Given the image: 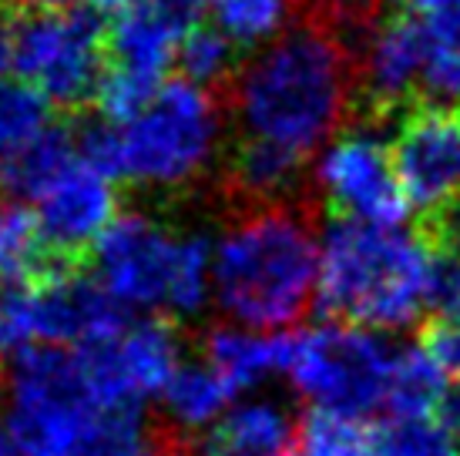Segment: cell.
Segmentation results:
<instances>
[{
  "instance_id": "2e32d148",
  "label": "cell",
  "mask_w": 460,
  "mask_h": 456,
  "mask_svg": "<svg viewBox=\"0 0 460 456\" xmlns=\"http://www.w3.org/2000/svg\"><path fill=\"white\" fill-rule=\"evenodd\" d=\"M293 336L262 329H239V326H212L202 336V355L232 382L235 393L256 390L276 373L289 369Z\"/></svg>"
},
{
  "instance_id": "8d00e7d4",
  "label": "cell",
  "mask_w": 460,
  "mask_h": 456,
  "mask_svg": "<svg viewBox=\"0 0 460 456\" xmlns=\"http://www.w3.org/2000/svg\"><path fill=\"white\" fill-rule=\"evenodd\" d=\"M444 319H450V322H454V326L460 329V292L454 295V303H450V309L444 312Z\"/></svg>"
},
{
  "instance_id": "e575fe53",
  "label": "cell",
  "mask_w": 460,
  "mask_h": 456,
  "mask_svg": "<svg viewBox=\"0 0 460 456\" xmlns=\"http://www.w3.org/2000/svg\"><path fill=\"white\" fill-rule=\"evenodd\" d=\"M17 453V443H13V436L7 426H0V456H13Z\"/></svg>"
},
{
  "instance_id": "603a6c76",
  "label": "cell",
  "mask_w": 460,
  "mask_h": 456,
  "mask_svg": "<svg viewBox=\"0 0 460 456\" xmlns=\"http://www.w3.org/2000/svg\"><path fill=\"white\" fill-rule=\"evenodd\" d=\"M296 0H208V17L239 48H262L289 31Z\"/></svg>"
},
{
  "instance_id": "5b68a950",
  "label": "cell",
  "mask_w": 460,
  "mask_h": 456,
  "mask_svg": "<svg viewBox=\"0 0 460 456\" xmlns=\"http://www.w3.org/2000/svg\"><path fill=\"white\" fill-rule=\"evenodd\" d=\"M108 409L71 346H34L7 366V430L24 456H81Z\"/></svg>"
},
{
  "instance_id": "74e56055",
  "label": "cell",
  "mask_w": 460,
  "mask_h": 456,
  "mask_svg": "<svg viewBox=\"0 0 460 456\" xmlns=\"http://www.w3.org/2000/svg\"><path fill=\"white\" fill-rule=\"evenodd\" d=\"M0 390H4V376H0Z\"/></svg>"
},
{
  "instance_id": "1f68e13d",
  "label": "cell",
  "mask_w": 460,
  "mask_h": 456,
  "mask_svg": "<svg viewBox=\"0 0 460 456\" xmlns=\"http://www.w3.org/2000/svg\"><path fill=\"white\" fill-rule=\"evenodd\" d=\"M13 31H17V24H11L7 13L0 11V77H7L13 71Z\"/></svg>"
},
{
  "instance_id": "8fae6325",
  "label": "cell",
  "mask_w": 460,
  "mask_h": 456,
  "mask_svg": "<svg viewBox=\"0 0 460 456\" xmlns=\"http://www.w3.org/2000/svg\"><path fill=\"white\" fill-rule=\"evenodd\" d=\"M390 152L410 208L437 215L460 198V108H413L396 125Z\"/></svg>"
},
{
  "instance_id": "ba28073f",
  "label": "cell",
  "mask_w": 460,
  "mask_h": 456,
  "mask_svg": "<svg viewBox=\"0 0 460 456\" xmlns=\"http://www.w3.org/2000/svg\"><path fill=\"white\" fill-rule=\"evenodd\" d=\"M181 235L148 212H121L91 249V276L128 312H168L181 266Z\"/></svg>"
},
{
  "instance_id": "52a82bcc",
  "label": "cell",
  "mask_w": 460,
  "mask_h": 456,
  "mask_svg": "<svg viewBox=\"0 0 460 456\" xmlns=\"http://www.w3.org/2000/svg\"><path fill=\"white\" fill-rule=\"evenodd\" d=\"M108 57V24L94 7L24 13L13 31V75L51 108L94 101Z\"/></svg>"
},
{
  "instance_id": "836d02e7",
  "label": "cell",
  "mask_w": 460,
  "mask_h": 456,
  "mask_svg": "<svg viewBox=\"0 0 460 456\" xmlns=\"http://www.w3.org/2000/svg\"><path fill=\"white\" fill-rule=\"evenodd\" d=\"M403 4H407L410 13H417V17H430V13H440V11L457 7L460 0H403Z\"/></svg>"
},
{
  "instance_id": "ffe728a7",
  "label": "cell",
  "mask_w": 460,
  "mask_h": 456,
  "mask_svg": "<svg viewBox=\"0 0 460 456\" xmlns=\"http://www.w3.org/2000/svg\"><path fill=\"white\" fill-rule=\"evenodd\" d=\"M420 91L430 104L460 108V4L423 17Z\"/></svg>"
},
{
  "instance_id": "30bf717a",
  "label": "cell",
  "mask_w": 460,
  "mask_h": 456,
  "mask_svg": "<svg viewBox=\"0 0 460 456\" xmlns=\"http://www.w3.org/2000/svg\"><path fill=\"white\" fill-rule=\"evenodd\" d=\"M181 329L172 319H131L108 339L77 346L84 376L98 403L108 413L145 409L152 396H162L181 359Z\"/></svg>"
},
{
  "instance_id": "9a60e30c",
  "label": "cell",
  "mask_w": 460,
  "mask_h": 456,
  "mask_svg": "<svg viewBox=\"0 0 460 456\" xmlns=\"http://www.w3.org/2000/svg\"><path fill=\"white\" fill-rule=\"evenodd\" d=\"M299 423L279 399H245L232 406L202 440L195 456H296Z\"/></svg>"
},
{
  "instance_id": "cb8c5ba5",
  "label": "cell",
  "mask_w": 460,
  "mask_h": 456,
  "mask_svg": "<svg viewBox=\"0 0 460 456\" xmlns=\"http://www.w3.org/2000/svg\"><path fill=\"white\" fill-rule=\"evenodd\" d=\"M239 51L243 48L226 31H218L216 24H202L185 38L175 67L181 71L185 81L212 91L218 84H226V81H235L239 67H243Z\"/></svg>"
},
{
  "instance_id": "d6a6232c",
  "label": "cell",
  "mask_w": 460,
  "mask_h": 456,
  "mask_svg": "<svg viewBox=\"0 0 460 456\" xmlns=\"http://www.w3.org/2000/svg\"><path fill=\"white\" fill-rule=\"evenodd\" d=\"M4 7H17L24 13H40V11H65V7H77V0H0Z\"/></svg>"
},
{
  "instance_id": "f1b7e54d",
  "label": "cell",
  "mask_w": 460,
  "mask_h": 456,
  "mask_svg": "<svg viewBox=\"0 0 460 456\" xmlns=\"http://www.w3.org/2000/svg\"><path fill=\"white\" fill-rule=\"evenodd\" d=\"M420 346L444 366L447 376L460 380V329L450 319H430V322H423Z\"/></svg>"
},
{
  "instance_id": "44dd1931",
  "label": "cell",
  "mask_w": 460,
  "mask_h": 456,
  "mask_svg": "<svg viewBox=\"0 0 460 456\" xmlns=\"http://www.w3.org/2000/svg\"><path fill=\"white\" fill-rule=\"evenodd\" d=\"M51 255L40 241V228L34 212H27L24 202L0 198V282L4 285H24L40 279L58 262H48Z\"/></svg>"
},
{
  "instance_id": "9c48e42d",
  "label": "cell",
  "mask_w": 460,
  "mask_h": 456,
  "mask_svg": "<svg viewBox=\"0 0 460 456\" xmlns=\"http://www.w3.org/2000/svg\"><path fill=\"white\" fill-rule=\"evenodd\" d=\"M313 185L336 218L403 225L410 212L390 141L380 138L373 127L336 131L313 158Z\"/></svg>"
},
{
  "instance_id": "ac0fdd59",
  "label": "cell",
  "mask_w": 460,
  "mask_h": 456,
  "mask_svg": "<svg viewBox=\"0 0 460 456\" xmlns=\"http://www.w3.org/2000/svg\"><path fill=\"white\" fill-rule=\"evenodd\" d=\"M77 158V135L67 127L51 125L21 152L0 162V198L13 202H38Z\"/></svg>"
},
{
  "instance_id": "4316f807",
  "label": "cell",
  "mask_w": 460,
  "mask_h": 456,
  "mask_svg": "<svg viewBox=\"0 0 460 456\" xmlns=\"http://www.w3.org/2000/svg\"><path fill=\"white\" fill-rule=\"evenodd\" d=\"M299 456H373V433L353 417L309 409L299 419Z\"/></svg>"
},
{
  "instance_id": "7402d4cb",
  "label": "cell",
  "mask_w": 460,
  "mask_h": 456,
  "mask_svg": "<svg viewBox=\"0 0 460 456\" xmlns=\"http://www.w3.org/2000/svg\"><path fill=\"white\" fill-rule=\"evenodd\" d=\"M447 390V373L423 346H407L396 355L386 406L390 417H434Z\"/></svg>"
},
{
  "instance_id": "277c9868",
  "label": "cell",
  "mask_w": 460,
  "mask_h": 456,
  "mask_svg": "<svg viewBox=\"0 0 460 456\" xmlns=\"http://www.w3.org/2000/svg\"><path fill=\"white\" fill-rule=\"evenodd\" d=\"M316 289L320 232L299 208L256 205L216 239V303L245 329L293 326Z\"/></svg>"
},
{
  "instance_id": "d6986e66",
  "label": "cell",
  "mask_w": 460,
  "mask_h": 456,
  "mask_svg": "<svg viewBox=\"0 0 460 456\" xmlns=\"http://www.w3.org/2000/svg\"><path fill=\"white\" fill-rule=\"evenodd\" d=\"M306 165L309 158H299L286 148L239 138V148L232 152V185L249 202L279 205L299 189Z\"/></svg>"
},
{
  "instance_id": "f546056e",
  "label": "cell",
  "mask_w": 460,
  "mask_h": 456,
  "mask_svg": "<svg viewBox=\"0 0 460 456\" xmlns=\"http://www.w3.org/2000/svg\"><path fill=\"white\" fill-rule=\"evenodd\" d=\"M430 241L440 252L460 255V198L430 215Z\"/></svg>"
},
{
  "instance_id": "d590c367",
  "label": "cell",
  "mask_w": 460,
  "mask_h": 456,
  "mask_svg": "<svg viewBox=\"0 0 460 456\" xmlns=\"http://www.w3.org/2000/svg\"><path fill=\"white\" fill-rule=\"evenodd\" d=\"M128 0H88V7L94 11H118V7H125Z\"/></svg>"
},
{
  "instance_id": "3957f363",
  "label": "cell",
  "mask_w": 460,
  "mask_h": 456,
  "mask_svg": "<svg viewBox=\"0 0 460 456\" xmlns=\"http://www.w3.org/2000/svg\"><path fill=\"white\" fill-rule=\"evenodd\" d=\"M226 111L208 88L185 77L165 81L135 118H98L77 135V154L115 181L145 191H181L218 162Z\"/></svg>"
},
{
  "instance_id": "484cf974",
  "label": "cell",
  "mask_w": 460,
  "mask_h": 456,
  "mask_svg": "<svg viewBox=\"0 0 460 456\" xmlns=\"http://www.w3.org/2000/svg\"><path fill=\"white\" fill-rule=\"evenodd\" d=\"M51 127V104L21 77H0V162Z\"/></svg>"
},
{
  "instance_id": "6da1fadb",
  "label": "cell",
  "mask_w": 460,
  "mask_h": 456,
  "mask_svg": "<svg viewBox=\"0 0 460 456\" xmlns=\"http://www.w3.org/2000/svg\"><path fill=\"white\" fill-rule=\"evenodd\" d=\"M353 98V67L343 40L316 24H293L243 61L232 81L239 138L316 158L343 131Z\"/></svg>"
},
{
  "instance_id": "4fadbf2b",
  "label": "cell",
  "mask_w": 460,
  "mask_h": 456,
  "mask_svg": "<svg viewBox=\"0 0 460 456\" xmlns=\"http://www.w3.org/2000/svg\"><path fill=\"white\" fill-rule=\"evenodd\" d=\"M208 0H128L108 24V54L118 67H128L155 81L179 61L185 38L202 27Z\"/></svg>"
},
{
  "instance_id": "e0dca14e",
  "label": "cell",
  "mask_w": 460,
  "mask_h": 456,
  "mask_svg": "<svg viewBox=\"0 0 460 456\" xmlns=\"http://www.w3.org/2000/svg\"><path fill=\"white\" fill-rule=\"evenodd\" d=\"M232 396H235L232 382L205 355L185 359L162 390V406H165L162 419L185 436H195L202 430H212L229 413Z\"/></svg>"
},
{
  "instance_id": "7a4b0ae2",
  "label": "cell",
  "mask_w": 460,
  "mask_h": 456,
  "mask_svg": "<svg viewBox=\"0 0 460 456\" xmlns=\"http://www.w3.org/2000/svg\"><path fill=\"white\" fill-rule=\"evenodd\" d=\"M437 245L403 225L332 218L320 235L316 309L367 329L420 326L434 309Z\"/></svg>"
},
{
  "instance_id": "7c38bea8",
  "label": "cell",
  "mask_w": 460,
  "mask_h": 456,
  "mask_svg": "<svg viewBox=\"0 0 460 456\" xmlns=\"http://www.w3.org/2000/svg\"><path fill=\"white\" fill-rule=\"evenodd\" d=\"M118 215V181L81 158L34 202L40 241L58 266H75L81 255H91Z\"/></svg>"
},
{
  "instance_id": "4dcf8cb0",
  "label": "cell",
  "mask_w": 460,
  "mask_h": 456,
  "mask_svg": "<svg viewBox=\"0 0 460 456\" xmlns=\"http://www.w3.org/2000/svg\"><path fill=\"white\" fill-rule=\"evenodd\" d=\"M447 430H454L460 436V380L447 382V390L440 396V403H437V413H434Z\"/></svg>"
},
{
  "instance_id": "8992f818",
  "label": "cell",
  "mask_w": 460,
  "mask_h": 456,
  "mask_svg": "<svg viewBox=\"0 0 460 456\" xmlns=\"http://www.w3.org/2000/svg\"><path fill=\"white\" fill-rule=\"evenodd\" d=\"M396 355L400 349L380 329L336 319L293 332L286 380L313 409L363 419L386 406Z\"/></svg>"
},
{
  "instance_id": "5bb4252c",
  "label": "cell",
  "mask_w": 460,
  "mask_h": 456,
  "mask_svg": "<svg viewBox=\"0 0 460 456\" xmlns=\"http://www.w3.org/2000/svg\"><path fill=\"white\" fill-rule=\"evenodd\" d=\"M423 75V17L386 13L370 27L359 51V88L373 108H400Z\"/></svg>"
},
{
  "instance_id": "d4e9b609",
  "label": "cell",
  "mask_w": 460,
  "mask_h": 456,
  "mask_svg": "<svg viewBox=\"0 0 460 456\" xmlns=\"http://www.w3.org/2000/svg\"><path fill=\"white\" fill-rule=\"evenodd\" d=\"M373 456H460V436L437 417H386L373 430Z\"/></svg>"
},
{
  "instance_id": "83f0119b",
  "label": "cell",
  "mask_w": 460,
  "mask_h": 456,
  "mask_svg": "<svg viewBox=\"0 0 460 456\" xmlns=\"http://www.w3.org/2000/svg\"><path fill=\"white\" fill-rule=\"evenodd\" d=\"M165 81H155L148 75H138V71H128V67H111L104 71L102 88L94 94V104H98V114L111 125H121L145 108V104L155 98V91L162 88Z\"/></svg>"
}]
</instances>
